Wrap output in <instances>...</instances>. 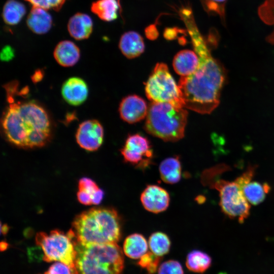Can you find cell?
<instances>
[{
  "mask_svg": "<svg viewBox=\"0 0 274 274\" xmlns=\"http://www.w3.org/2000/svg\"><path fill=\"white\" fill-rule=\"evenodd\" d=\"M77 198L78 201L85 205L92 204L91 197L86 192L79 190L77 192Z\"/></svg>",
  "mask_w": 274,
  "mask_h": 274,
  "instance_id": "d6a6232c",
  "label": "cell"
},
{
  "mask_svg": "<svg viewBox=\"0 0 274 274\" xmlns=\"http://www.w3.org/2000/svg\"><path fill=\"white\" fill-rule=\"evenodd\" d=\"M159 170L162 180L166 183L175 184L181 178L182 167L178 157L164 159L160 164Z\"/></svg>",
  "mask_w": 274,
  "mask_h": 274,
  "instance_id": "d6986e66",
  "label": "cell"
},
{
  "mask_svg": "<svg viewBox=\"0 0 274 274\" xmlns=\"http://www.w3.org/2000/svg\"><path fill=\"white\" fill-rule=\"evenodd\" d=\"M14 50L10 46H5L1 52V59L4 61H9L14 57Z\"/></svg>",
  "mask_w": 274,
  "mask_h": 274,
  "instance_id": "1f68e13d",
  "label": "cell"
},
{
  "mask_svg": "<svg viewBox=\"0 0 274 274\" xmlns=\"http://www.w3.org/2000/svg\"><path fill=\"white\" fill-rule=\"evenodd\" d=\"M43 274H77L76 271L72 269L65 264L56 262L52 264L47 271Z\"/></svg>",
  "mask_w": 274,
  "mask_h": 274,
  "instance_id": "f546056e",
  "label": "cell"
},
{
  "mask_svg": "<svg viewBox=\"0 0 274 274\" xmlns=\"http://www.w3.org/2000/svg\"><path fill=\"white\" fill-rule=\"evenodd\" d=\"M148 244L151 251L159 257L166 254L171 245L168 236L160 231L154 232L150 236Z\"/></svg>",
  "mask_w": 274,
  "mask_h": 274,
  "instance_id": "d4e9b609",
  "label": "cell"
},
{
  "mask_svg": "<svg viewBox=\"0 0 274 274\" xmlns=\"http://www.w3.org/2000/svg\"><path fill=\"white\" fill-rule=\"evenodd\" d=\"M26 24L33 32L45 34L51 28L52 18L47 10L32 6L27 16Z\"/></svg>",
  "mask_w": 274,
  "mask_h": 274,
  "instance_id": "2e32d148",
  "label": "cell"
},
{
  "mask_svg": "<svg viewBox=\"0 0 274 274\" xmlns=\"http://www.w3.org/2000/svg\"><path fill=\"white\" fill-rule=\"evenodd\" d=\"M211 188L219 192V204L223 213L231 219H237L242 223L250 214V206L246 198L242 187L234 181L223 179L202 178Z\"/></svg>",
  "mask_w": 274,
  "mask_h": 274,
  "instance_id": "52a82bcc",
  "label": "cell"
},
{
  "mask_svg": "<svg viewBox=\"0 0 274 274\" xmlns=\"http://www.w3.org/2000/svg\"><path fill=\"white\" fill-rule=\"evenodd\" d=\"M146 37L151 40H155L158 36V32L154 25H151L145 29Z\"/></svg>",
  "mask_w": 274,
  "mask_h": 274,
  "instance_id": "836d02e7",
  "label": "cell"
},
{
  "mask_svg": "<svg viewBox=\"0 0 274 274\" xmlns=\"http://www.w3.org/2000/svg\"><path fill=\"white\" fill-rule=\"evenodd\" d=\"M119 47L122 54L128 58L140 56L145 49L143 38L135 31L124 33L120 38Z\"/></svg>",
  "mask_w": 274,
  "mask_h": 274,
  "instance_id": "ac0fdd59",
  "label": "cell"
},
{
  "mask_svg": "<svg viewBox=\"0 0 274 274\" xmlns=\"http://www.w3.org/2000/svg\"><path fill=\"white\" fill-rule=\"evenodd\" d=\"M72 227L75 239L83 244L117 243L121 235L120 218L111 208H93L81 213Z\"/></svg>",
  "mask_w": 274,
  "mask_h": 274,
  "instance_id": "3957f363",
  "label": "cell"
},
{
  "mask_svg": "<svg viewBox=\"0 0 274 274\" xmlns=\"http://www.w3.org/2000/svg\"><path fill=\"white\" fill-rule=\"evenodd\" d=\"M124 161L140 169L152 162L153 151L148 140L139 134L130 135L120 150Z\"/></svg>",
  "mask_w": 274,
  "mask_h": 274,
  "instance_id": "9c48e42d",
  "label": "cell"
},
{
  "mask_svg": "<svg viewBox=\"0 0 274 274\" xmlns=\"http://www.w3.org/2000/svg\"><path fill=\"white\" fill-rule=\"evenodd\" d=\"M74 236L72 229L66 233L55 229L49 234L38 232L36 236V242L43 251L44 260L63 263L76 271Z\"/></svg>",
  "mask_w": 274,
  "mask_h": 274,
  "instance_id": "8992f818",
  "label": "cell"
},
{
  "mask_svg": "<svg viewBox=\"0 0 274 274\" xmlns=\"http://www.w3.org/2000/svg\"><path fill=\"white\" fill-rule=\"evenodd\" d=\"M53 56L57 62L64 67L75 65L80 57L79 48L74 42L64 40L56 46Z\"/></svg>",
  "mask_w": 274,
  "mask_h": 274,
  "instance_id": "5bb4252c",
  "label": "cell"
},
{
  "mask_svg": "<svg viewBox=\"0 0 274 274\" xmlns=\"http://www.w3.org/2000/svg\"><path fill=\"white\" fill-rule=\"evenodd\" d=\"M160 259V257L152 252H147L140 258L138 264L142 268H145L150 274H152L156 271Z\"/></svg>",
  "mask_w": 274,
  "mask_h": 274,
  "instance_id": "484cf974",
  "label": "cell"
},
{
  "mask_svg": "<svg viewBox=\"0 0 274 274\" xmlns=\"http://www.w3.org/2000/svg\"><path fill=\"white\" fill-rule=\"evenodd\" d=\"M140 199L144 208L153 213L166 210L170 201L167 191L156 185H148L142 192Z\"/></svg>",
  "mask_w": 274,
  "mask_h": 274,
  "instance_id": "8fae6325",
  "label": "cell"
},
{
  "mask_svg": "<svg viewBox=\"0 0 274 274\" xmlns=\"http://www.w3.org/2000/svg\"><path fill=\"white\" fill-rule=\"evenodd\" d=\"M42 77L41 71H37V73L33 76L32 80L33 81L38 82V81L41 80Z\"/></svg>",
  "mask_w": 274,
  "mask_h": 274,
  "instance_id": "8d00e7d4",
  "label": "cell"
},
{
  "mask_svg": "<svg viewBox=\"0 0 274 274\" xmlns=\"http://www.w3.org/2000/svg\"><path fill=\"white\" fill-rule=\"evenodd\" d=\"M181 19L199 59L195 71L189 76L181 77L179 82L184 108L200 114H210L219 104L227 72L224 66L212 56L193 14H185Z\"/></svg>",
  "mask_w": 274,
  "mask_h": 274,
  "instance_id": "6da1fadb",
  "label": "cell"
},
{
  "mask_svg": "<svg viewBox=\"0 0 274 274\" xmlns=\"http://www.w3.org/2000/svg\"><path fill=\"white\" fill-rule=\"evenodd\" d=\"M1 129L6 140L23 149L41 147L50 140L53 130L46 109L34 100L12 102L4 110Z\"/></svg>",
  "mask_w": 274,
  "mask_h": 274,
  "instance_id": "7a4b0ae2",
  "label": "cell"
},
{
  "mask_svg": "<svg viewBox=\"0 0 274 274\" xmlns=\"http://www.w3.org/2000/svg\"><path fill=\"white\" fill-rule=\"evenodd\" d=\"M104 196V192L99 189L94 195L92 199V202L93 204H98L101 202Z\"/></svg>",
  "mask_w": 274,
  "mask_h": 274,
  "instance_id": "e575fe53",
  "label": "cell"
},
{
  "mask_svg": "<svg viewBox=\"0 0 274 274\" xmlns=\"http://www.w3.org/2000/svg\"><path fill=\"white\" fill-rule=\"evenodd\" d=\"M32 6L43 8L45 10L52 9L59 10L66 0H25Z\"/></svg>",
  "mask_w": 274,
  "mask_h": 274,
  "instance_id": "83f0119b",
  "label": "cell"
},
{
  "mask_svg": "<svg viewBox=\"0 0 274 274\" xmlns=\"http://www.w3.org/2000/svg\"><path fill=\"white\" fill-rule=\"evenodd\" d=\"M198 64L197 55L190 50H183L179 52L173 60L175 71L182 77L193 74L197 68Z\"/></svg>",
  "mask_w": 274,
  "mask_h": 274,
  "instance_id": "e0dca14e",
  "label": "cell"
},
{
  "mask_svg": "<svg viewBox=\"0 0 274 274\" xmlns=\"http://www.w3.org/2000/svg\"><path fill=\"white\" fill-rule=\"evenodd\" d=\"M270 188L267 183L250 181L243 188L244 194L249 202L257 205L262 202Z\"/></svg>",
  "mask_w": 274,
  "mask_h": 274,
  "instance_id": "7402d4cb",
  "label": "cell"
},
{
  "mask_svg": "<svg viewBox=\"0 0 274 274\" xmlns=\"http://www.w3.org/2000/svg\"><path fill=\"white\" fill-rule=\"evenodd\" d=\"M148 98L154 102H169L184 108L181 90L170 74L166 64L157 63L145 87Z\"/></svg>",
  "mask_w": 274,
  "mask_h": 274,
  "instance_id": "ba28073f",
  "label": "cell"
},
{
  "mask_svg": "<svg viewBox=\"0 0 274 274\" xmlns=\"http://www.w3.org/2000/svg\"><path fill=\"white\" fill-rule=\"evenodd\" d=\"M104 135V128L100 123L96 120L90 119L80 124L76 133V139L83 149L94 151L102 145Z\"/></svg>",
  "mask_w": 274,
  "mask_h": 274,
  "instance_id": "30bf717a",
  "label": "cell"
},
{
  "mask_svg": "<svg viewBox=\"0 0 274 274\" xmlns=\"http://www.w3.org/2000/svg\"><path fill=\"white\" fill-rule=\"evenodd\" d=\"M74 243L77 274H122L124 257L116 243L83 244L75 237Z\"/></svg>",
  "mask_w": 274,
  "mask_h": 274,
  "instance_id": "277c9868",
  "label": "cell"
},
{
  "mask_svg": "<svg viewBox=\"0 0 274 274\" xmlns=\"http://www.w3.org/2000/svg\"><path fill=\"white\" fill-rule=\"evenodd\" d=\"M8 229V226L6 224H4V226H1V232L4 234L7 233Z\"/></svg>",
  "mask_w": 274,
  "mask_h": 274,
  "instance_id": "74e56055",
  "label": "cell"
},
{
  "mask_svg": "<svg viewBox=\"0 0 274 274\" xmlns=\"http://www.w3.org/2000/svg\"><path fill=\"white\" fill-rule=\"evenodd\" d=\"M26 13L25 6L16 0H8L5 4L2 12L4 22L10 25L17 24Z\"/></svg>",
  "mask_w": 274,
  "mask_h": 274,
  "instance_id": "603a6c76",
  "label": "cell"
},
{
  "mask_svg": "<svg viewBox=\"0 0 274 274\" xmlns=\"http://www.w3.org/2000/svg\"><path fill=\"white\" fill-rule=\"evenodd\" d=\"M119 4L116 0H97L91 6V11L106 21L115 20L118 16Z\"/></svg>",
  "mask_w": 274,
  "mask_h": 274,
  "instance_id": "44dd1931",
  "label": "cell"
},
{
  "mask_svg": "<svg viewBox=\"0 0 274 274\" xmlns=\"http://www.w3.org/2000/svg\"><path fill=\"white\" fill-rule=\"evenodd\" d=\"M177 32L175 28H167L165 30L164 36L167 40H173L176 38Z\"/></svg>",
  "mask_w": 274,
  "mask_h": 274,
  "instance_id": "d590c367",
  "label": "cell"
},
{
  "mask_svg": "<svg viewBox=\"0 0 274 274\" xmlns=\"http://www.w3.org/2000/svg\"><path fill=\"white\" fill-rule=\"evenodd\" d=\"M148 108L141 97L131 95L121 101L119 111L121 118L129 123L139 122L147 116Z\"/></svg>",
  "mask_w": 274,
  "mask_h": 274,
  "instance_id": "7c38bea8",
  "label": "cell"
},
{
  "mask_svg": "<svg viewBox=\"0 0 274 274\" xmlns=\"http://www.w3.org/2000/svg\"><path fill=\"white\" fill-rule=\"evenodd\" d=\"M212 258L206 253L193 250L187 256L186 265L187 267L193 272L203 273L211 265Z\"/></svg>",
  "mask_w": 274,
  "mask_h": 274,
  "instance_id": "cb8c5ba5",
  "label": "cell"
},
{
  "mask_svg": "<svg viewBox=\"0 0 274 274\" xmlns=\"http://www.w3.org/2000/svg\"><path fill=\"white\" fill-rule=\"evenodd\" d=\"M158 274H184L181 264L176 260H169L159 267Z\"/></svg>",
  "mask_w": 274,
  "mask_h": 274,
  "instance_id": "4316f807",
  "label": "cell"
},
{
  "mask_svg": "<svg viewBox=\"0 0 274 274\" xmlns=\"http://www.w3.org/2000/svg\"><path fill=\"white\" fill-rule=\"evenodd\" d=\"M70 35L77 40L88 38L93 30V22L87 14L77 13L72 16L67 23Z\"/></svg>",
  "mask_w": 274,
  "mask_h": 274,
  "instance_id": "9a60e30c",
  "label": "cell"
},
{
  "mask_svg": "<svg viewBox=\"0 0 274 274\" xmlns=\"http://www.w3.org/2000/svg\"><path fill=\"white\" fill-rule=\"evenodd\" d=\"M188 112L169 102L152 101L145 124L146 131L164 141L176 142L184 135Z\"/></svg>",
  "mask_w": 274,
  "mask_h": 274,
  "instance_id": "5b68a950",
  "label": "cell"
},
{
  "mask_svg": "<svg viewBox=\"0 0 274 274\" xmlns=\"http://www.w3.org/2000/svg\"><path fill=\"white\" fill-rule=\"evenodd\" d=\"M226 1V0H209L208 1H207V6L208 8L210 10H214L218 13L221 12V15H223L224 7L219 5V4L224 6Z\"/></svg>",
  "mask_w": 274,
  "mask_h": 274,
  "instance_id": "4dcf8cb0",
  "label": "cell"
},
{
  "mask_svg": "<svg viewBox=\"0 0 274 274\" xmlns=\"http://www.w3.org/2000/svg\"><path fill=\"white\" fill-rule=\"evenodd\" d=\"M123 249L124 254L127 257L136 259L147 252L148 243L143 235L133 233L125 238Z\"/></svg>",
  "mask_w": 274,
  "mask_h": 274,
  "instance_id": "ffe728a7",
  "label": "cell"
},
{
  "mask_svg": "<svg viewBox=\"0 0 274 274\" xmlns=\"http://www.w3.org/2000/svg\"><path fill=\"white\" fill-rule=\"evenodd\" d=\"M63 99L69 105L78 106L82 105L88 96V87L81 78L73 77L63 83L61 89Z\"/></svg>",
  "mask_w": 274,
  "mask_h": 274,
  "instance_id": "4fadbf2b",
  "label": "cell"
},
{
  "mask_svg": "<svg viewBox=\"0 0 274 274\" xmlns=\"http://www.w3.org/2000/svg\"><path fill=\"white\" fill-rule=\"evenodd\" d=\"M78 189L79 190L83 191L87 193L92 199L94 195L100 188L93 180L85 177L81 178L79 180Z\"/></svg>",
  "mask_w": 274,
  "mask_h": 274,
  "instance_id": "f1b7e54d",
  "label": "cell"
}]
</instances>
